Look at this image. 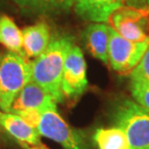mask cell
Returning a JSON list of instances; mask_svg holds the SVG:
<instances>
[{
	"label": "cell",
	"mask_w": 149,
	"mask_h": 149,
	"mask_svg": "<svg viewBox=\"0 0 149 149\" xmlns=\"http://www.w3.org/2000/svg\"><path fill=\"white\" fill-rule=\"evenodd\" d=\"M74 46L70 35L56 34L50 39L46 50L31 61L32 80L45 89L56 103H62L61 77L66 56Z\"/></svg>",
	"instance_id": "6da1fadb"
},
{
	"label": "cell",
	"mask_w": 149,
	"mask_h": 149,
	"mask_svg": "<svg viewBox=\"0 0 149 149\" xmlns=\"http://www.w3.org/2000/svg\"><path fill=\"white\" fill-rule=\"evenodd\" d=\"M32 80L31 61L26 56L7 52L0 58V109L10 111L20 90Z\"/></svg>",
	"instance_id": "7a4b0ae2"
},
{
	"label": "cell",
	"mask_w": 149,
	"mask_h": 149,
	"mask_svg": "<svg viewBox=\"0 0 149 149\" xmlns=\"http://www.w3.org/2000/svg\"><path fill=\"white\" fill-rule=\"evenodd\" d=\"M116 127L125 133L130 149H149V111L128 98L119 101L113 111Z\"/></svg>",
	"instance_id": "3957f363"
},
{
	"label": "cell",
	"mask_w": 149,
	"mask_h": 149,
	"mask_svg": "<svg viewBox=\"0 0 149 149\" xmlns=\"http://www.w3.org/2000/svg\"><path fill=\"white\" fill-rule=\"evenodd\" d=\"M108 22L114 31L132 42L149 41V8L122 5L113 12Z\"/></svg>",
	"instance_id": "277c9868"
},
{
	"label": "cell",
	"mask_w": 149,
	"mask_h": 149,
	"mask_svg": "<svg viewBox=\"0 0 149 149\" xmlns=\"http://www.w3.org/2000/svg\"><path fill=\"white\" fill-rule=\"evenodd\" d=\"M149 41L132 42L120 36L109 26L108 56L111 68L118 73L131 72L141 61Z\"/></svg>",
	"instance_id": "5b68a950"
},
{
	"label": "cell",
	"mask_w": 149,
	"mask_h": 149,
	"mask_svg": "<svg viewBox=\"0 0 149 149\" xmlns=\"http://www.w3.org/2000/svg\"><path fill=\"white\" fill-rule=\"evenodd\" d=\"M37 131L40 136L58 142L64 149H89L81 134L65 122L57 109H47L42 113Z\"/></svg>",
	"instance_id": "8992f818"
},
{
	"label": "cell",
	"mask_w": 149,
	"mask_h": 149,
	"mask_svg": "<svg viewBox=\"0 0 149 149\" xmlns=\"http://www.w3.org/2000/svg\"><path fill=\"white\" fill-rule=\"evenodd\" d=\"M88 87L86 62L80 47L74 46L65 59L61 77V90L64 98L76 100Z\"/></svg>",
	"instance_id": "52a82bcc"
},
{
	"label": "cell",
	"mask_w": 149,
	"mask_h": 149,
	"mask_svg": "<svg viewBox=\"0 0 149 149\" xmlns=\"http://www.w3.org/2000/svg\"><path fill=\"white\" fill-rule=\"evenodd\" d=\"M56 102L47 92L33 80L23 87L12 103L10 111L16 112L26 109H37L44 112L47 109H55Z\"/></svg>",
	"instance_id": "ba28073f"
},
{
	"label": "cell",
	"mask_w": 149,
	"mask_h": 149,
	"mask_svg": "<svg viewBox=\"0 0 149 149\" xmlns=\"http://www.w3.org/2000/svg\"><path fill=\"white\" fill-rule=\"evenodd\" d=\"M20 13L28 17H54L67 14L74 0H13Z\"/></svg>",
	"instance_id": "9c48e42d"
},
{
	"label": "cell",
	"mask_w": 149,
	"mask_h": 149,
	"mask_svg": "<svg viewBox=\"0 0 149 149\" xmlns=\"http://www.w3.org/2000/svg\"><path fill=\"white\" fill-rule=\"evenodd\" d=\"M22 32V50L27 58H37L49 46L52 34L46 22H38L26 26Z\"/></svg>",
	"instance_id": "30bf717a"
},
{
	"label": "cell",
	"mask_w": 149,
	"mask_h": 149,
	"mask_svg": "<svg viewBox=\"0 0 149 149\" xmlns=\"http://www.w3.org/2000/svg\"><path fill=\"white\" fill-rule=\"evenodd\" d=\"M120 6L117 0H74L76 14L89 22H108L111 15Z\"/></svg>",
	"instance_id": "8fae6325"
},
{
	"label": "cell",
	"mask_w": 149,
	"mask_h": 149,
	"mask_svg": "<svg viewBox=\"0 0 149 149\" xmlns=\"http://www.w3.org/2000/svg\"><path fill=\"white\" fill-rule=\"evenodd\" d=\"M82 39L86 49L92 56L105 64L109 63V25L105 22H91L83 31Z\"/></svg>",
	"instance_id": "7c38bea8"
},
{
	"label": "cell",
	"mask_w": 149,
	"mask_h": 149,
	"mask_svg": "<svg viewBox=\"0 0 149 149\" xmlns=\"http://www.w3.org/2000/svg\"><path fill=\"white\" fill-rule=\"evenodd\" d=\"M0 126L17 141L28 145L42 144L40 134L34 128L28 126L19 115L13 112L0 111Z\"/></svg>",
	"instance_id": "4fadbf2b"
},
{
	"label": "cell",
	"mask_w": 149,
	"mask_h": 149,
	"mask_svg": "<svg viewBox=\"0 0 149 149\" xmlns=\"http://www.w3.org/2000/svg\"><path fill=\"white\" fill-rule=\"evenodd\" d=\"M0 45L9 52L25 56L22 50V32L11 17L0 14Z\"/></svg>",
	"instance_id": "5bb4252c"
},
{
	"label": "cell",
	"mask_w": 149,
	"mask_h": 149,
	"mask_svg": "<svg viewBox=\"0 0 149 149\" xmlns=\"http://www.w3.org/2000/svg\"><path fill=\"white\" fill-rule=\"evenodd\" d=\"M93 139L99 149H130L126 135L118 127L98 129Z\"/></svg>",
	"instance_id": "9a60e30c"
},
{
	"label": "cell",
	"mask_w": 149,
	"mask_h": 149,
	"mask_svg": "<svg viewBox=\"0 0 149 149\" xmlns=\"http://www.w3.org/2000/svg\"><path fill=\"white\" fill-rule=\"evenodd\" d=\"M130 88L136 102L149 111V82L142 80H131Z\"/></svg>",
	"instance_id": "2e32d148"
},
{
	"label": "cell",
	"mask_w": 149,
	"mask_h": 149,
	"mask_svg": "<svg viewBox=\"0 0 149 149\" xmlns=\"http://www.w3.org/2000/svg\"><path fill=\"white\" fill-rule=\"evenodd\" d=\"M131 80L149 82V46L139 64L131 71Z\"/></svg>",
	"instance_id": "e0dca14e"
},
{
	"label": "cell",
	"mask_w": 149,
	"mask_h": 149,
	"mask_svg": "<svg viewBox=\"0 0 149 149\" xmlns=\"http://www.w3.org/2000/svg\"><path fill=\"white\" fill-rule=\"evenodd\" d=\"M13 113L19 115L28 126H30L37 130V127L39 126V124H40L42 113L43 112H41L40 111H37V109H26V111H16Z\"/></svg>",
	"instance_id": "ac0fdd59"
},
{
	"label": "cell",
	"mask_w": 149,
	"mask_h": 149,
	"mask_svg": "<svg viewBox=\"0 0 149 149\" xmlns=\"http://www.w3.org/2000/svg\"><path fill=\"white\" fill-rule=\"evenodd\" d=\"M121 5L130 6L134 8H146V0H117Z\"/></svg>",
	"instance_id": "d6986e66"
},
{
	"label": "cell",
	"mask_w": 149,
	"mask_h": 149,
	"mask_svg": "<svg viewBox=\"0 0 149 149\" xmlns=\"http://www.w3.org/2000/svg\"><path fill=\"white\" fill-rule=\"evenodd\" d=\"M22 146L24 147L25 149H47L46 146L44 145H36V146H33V145H28V144H24V143H22Z\"/></svg>",
	"instance_id": "ffe728a7"
},
{
	"label": "cell",
	"mask_w": 149,
	"mask_h": 149,
	"mask_svg": "<svg viewBox=\"0 0 149 149\" xmlns=\"http://www.w3.org/2000/svg\"><path fill=\"white\" fill-rule=\"evenodd\" d=\"M8 2H9V0H0V8L5 7V6L8 4Z\"/></svg>",
	"instance_id": "44dd1931"
},
{
	"label": "cell",
	"mask_w": 149,
	"mask_h": 149,
	"mask_svg": "<svg viewBox=\"0 0 149 149\" xmlns=\"http://www.w3.org/2000/svg\"><path fill=\"white\" fill-rule=\"evenodd\" d=\"M146 3H147V7L149 8V0H146Z\"/></svg>",
	"instance_id": "7402d4cb"
},
{
	"label": "cell",
	"mask_w": 149,
	"mask_h": 149,
	"mask_svg": "<svg viewBox=\"0 0 149 149\" xmlns=\"http://www.w3.org/2000/svg\"><path fill=\"white\" fill-rule=\"evenodd\" d=\"M0 58H1V53H0Z\"/></svg>",
	"instance_id": "603a6c76"
}]
</instances>
